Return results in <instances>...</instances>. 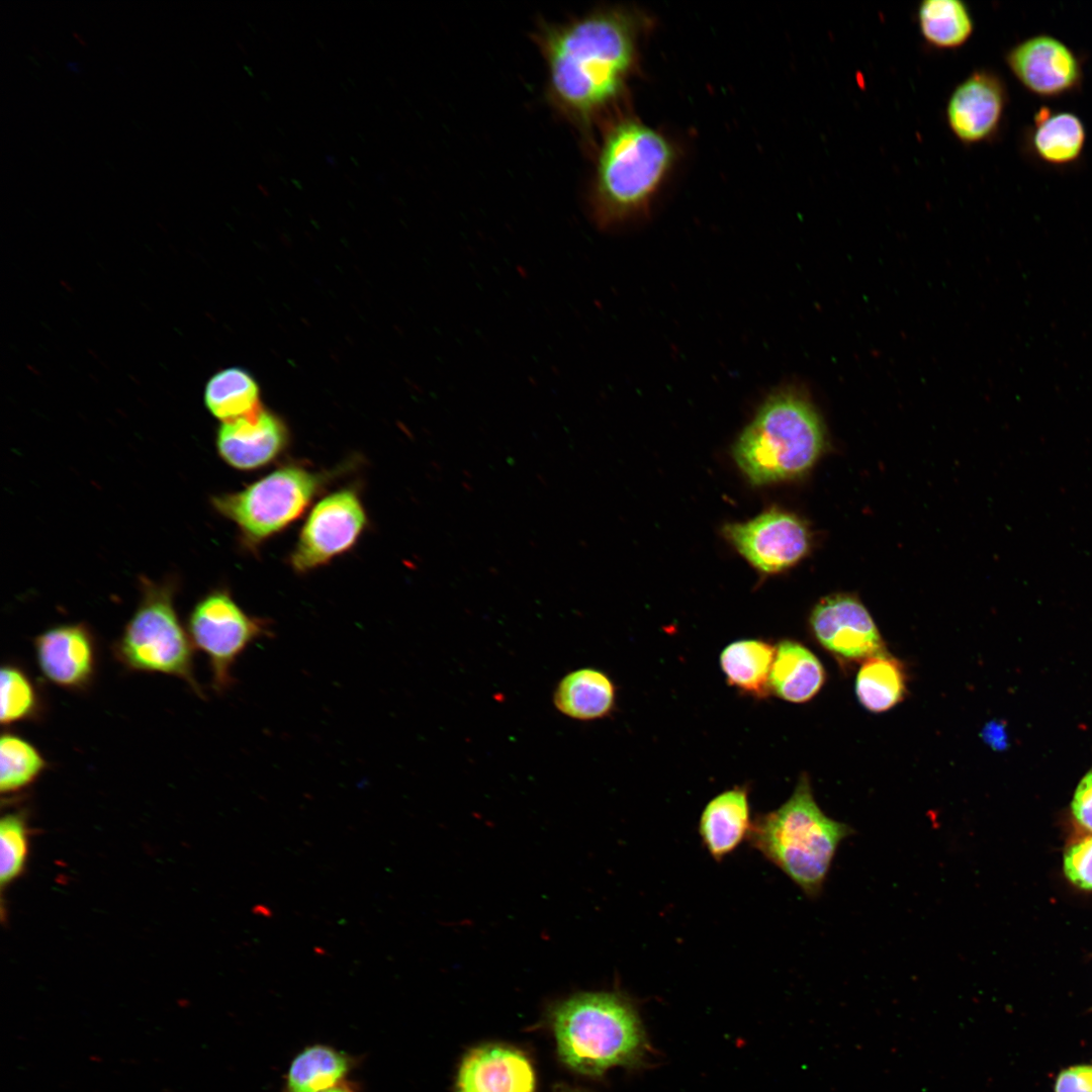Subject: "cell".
<instances>
[{
    "label": "cell",
    "mask_w": 1092,
    "mask_h": 1092,
    "mask_svg": "<svg viewBox=\"0 0 1092 1092\" xmlns=\"http://www.w3.org/2000/svg\"><path fill=\"white\" fill-rule=\"evenodd\" d=\"M642 17L628 8H600L534 33L547 68L551 105L579 130L621 97L639 57Z\"/></svg>",
    "instance_id": "6da1fadb"
},
{
    "label": "cell",
    "mask_w": 1092,
    "mask_h": 1092,
    "mask_svg": "<svg viewBox=\"0 0 1092 1092\" xmlns=\"http://www.w3.org/2000/svg\"><path fill=\"white\" fill-rule=\"evenodd\" d=\"M552 1023L561 1060L581 1074L638 1065L648 1051L635 1006L616 992L576 994L556 1006Z\"/></svg>",
    "instance_id": "277c9868"
},
{
    "label": "cell",
    "mask_w": 1092,
    "mask_h": 1092,
    "mask_svg": "<svg viewBox=\"0 0 1092 1092\" xmlns=\"http://www.w3.org/2000/svg\"><path fill=\"white\" fill-rule=\"evenodd\" d=\"M1027 138L1029 151L1036 160L1064 167L1081 158L1087 134L1077 114L1043 106L1035 112Z\"/></svg>",
    "instance_id": "ac0fdd59"
},
{
    "label": "cell",
    "mask_w": 1092,
    "mask_h": 1092,
    "mask_svg": "<svg viewBox=\"0 0 1092 1092\" xmlns=\"http://www.w3.org/2000/svg\"><path fill=\"white\" fill-rule=\"evenodd\" d=\"M348 1059L326 1045H311L292 1061L287 1076L289 1092H321L335 1085L346 1075Z\"/></svg>",
    "instance_id": "d4e9b609"
},
{
    "label": "cell",
    "mask_w": 1092,
    "mask_h": 1092,
    "mask_svg": "<svg viewBox=\"0 0 1092 1092\" xmlns=\"http://www.w3.org/2000/svg\"><path fill=\"white\" fill-rule=\"evenodd\" d=\"M269 624L248 615L226 590H213L189 614L187 632L193 647L208 658L212 689L224 693L234 682L233 667L245 650L268 635Z\"/></svg>",
    "instance_id": "ba28073f"
},
{
    "label": "cell",
    "mask_w": 1092,
    "mask_h": 1092,
    "mask_svg": "<svg viewBox=\"0 0 1092 1092\" xmlns=\"http://www.w3.org/2000/svg\"><path fill=\"white\" fill-rule=\"evenodd\" d=\"M204 401L210 413L223 422L250 416L261 408L256 381L236 367L219 371L209 379Z\"/></svg>",
    "instance_id": "cb8c5ba5"
},
{
    "label": "cell",
    "mask_w": 1092,
    "mask_h": 1092,
    "mask_svg": "<svg viewBox=\"0 0 1092 1092\" xmlns=\"http://www.w3.org/2000/svg\"><path fill=\"white\" fill-rule=\"evenodd\" d=\"M456 1092H535V1074L522 1052L503 1044L481 1045L463 1059Z\"/></svg>",
    "instance_id": "2e32d148"
},
{
    "label": "cell",
    "mask_w": 1092,
    "mask_h": 1092,
    "mask_svg": "<svg viewBox=\"0 0 1092 1092\" xmlns=\"http://www.w3.org/2000/svg\"><path fill=\"white\" fill-rule=\"evenodd\" d=\"M1055 1092H1092V1066L1079 1065L1062 1071Z\"/></svg>",
    "instance_id": "4dcf8cb0"
},
{
    "label": "cell",
    "mask_w": 1092,
    "mask_h": 1092,
    "mask_svg": "<svg viewBox=\"0 0 1092 1092\" xmlns=\"http://www.w3.org/2000/svg\"><path fill=\"white\" fill-rule=\"evenodd\" d=\"M0 845V881L4 886L20 875L27 856V830L20 815L7 814L2 818Z\"/></svg>",
    "instance_id": "83f0119b"
},
{
    "label": "cell",
    "mask_w": 1092,
    "mask_h": 1092,
    "mask_svg": "<svg viewBox=\"0 0 1092 1092\" xmlns=\"http://www.w3.org/2000/svg\"><path fill=\"white\" fill-rule=\"evenodd\" d=\"M723 534L763 573L780 572L803 558L810 547L806 525L795 515L771 509L745 523L728 524Z\"/></svg>",
    "instance_id": "30bf717a"
},
{
    "label": "cell",
    "mask_w": 1092,
    "mask_h": 1092,
    "mask_svg": "<svg viewBox=\"0 0 1092 1092\" xmlns=\"http://www.w3.org/2000/svg\"><path fill=\"white\" fill-rule=\"evenodd\" d=\"M674 161L673 146L656 129L633 117L612 121L602 138L589 191L597 223L610 226L644 210Z\"/></svg>",
    "instance_id": "7a4b0ae2"
},
{
    "label": "cell",
    "mask_w": 1092,
    "mask_h": 1092,
    "mask_svg": "<svg viewBox=\"0 0 1092 1092\" xmlns=\"http://www.w3.org/2000/svg\"><path fill=\"white\" fill-rule=\"evenodd\" d=\"M752 822L747 790L734 787L707 803L698 830L705 849L719 862L748 838Z\"/></svg>",
    "instance_id": "e0dca14e"
},
{
    "label": "cell",
    "mask_w": 1092,
    "mask_h": 1092,
    "mask_svg": "<svg viewBox=\"0 0 1092 1092\" xmlns=\"http://www.w3.org/2000/svg\"><path fill=\"white\" fill-rule=\"evenodd\" d=\"M174 593L172 582L143 579L142 599L112 643V655L126 670L178 677L204 699L194 674V647L176 613Z\"/></svg>",
    "instance_id": "8992f818"
},
{
    "label": "cell",
    "mask_w": 1092,
    "mask_h": 1092,
    "mask_svg": "<svg viewBox=\"0 0 1092 1092\" xmlns=\"http://www.w3.org/2000/svg\"><path fill=\"white\" fill-rule=\"evenodd\" d=\"M366 525L355 491L341 489L322 498L310 511L291 554V565L306 572L354 546Z\"/></svg>",
    "instance_id": "9c48e42d"
},
{
    "label": "cell",
    "mask_w": 1092,
    "mask_h": 1092,
    "mask_svg": "<svg viewBox=\"0 0 1092 1092\" xmlns=\"http://www.w3.org/2000/svg\"><path fill=\"white\" fill-rule=\"evenodd\" d=\"M776 647L759 639H742L727 645L720 666L728 684L741 693L763 698L769 692V674Z\"/></svg>",
    "instance_id": "44dd1931"
},
{
    "label": "cell",
    "mask_w": 1092,
    "mask_h": 1092,
    "mask_svg": "<svg viewBox=\"0 0 1092 1092\" xmlns=\"http://www.w3.org/2000/svg\"><path fill=\"white\" fill-rule=\"evenodd\" d=\"M1005 63L1027 91L1041 98L1067 95L1083 80L1079 57L1050 34H1035L1017 42L1006 52Z\"/></svg>",
    "instance_id": "8fae6325"
},
{
    "label": "cell",
    "mask_w": 1092,
    "mask_h": 1092,
    "mask_svg": "<svg viewBox=\"0 0 1092 1092\" xmlns=\"http://www.w3.org/2000/svg\"><path fill=\"white\" fill-rule=\"evenodd\" d=\"M1071 811L1076 822L1092 832V769L1080 781L1071 803Z\"/></svg>",
    "instance_id": "f546056e"
},
{
    "label": "cell",
    "mask_w": 1092,
    "mask_h": 1092,
    "mask_svg": "<svg viewBox=\"0 0 1092 1092\" xmlns=\"http://www.w3.org/2000/svg\"><path fill=\"white\" fill-rule=\"evenodd\" d=\"M49 763L38 749L25 738L11 731L1 734L0 791L13 794L33 784Z\"/></svg>",
    "instance_id": "4316f807"
},
{
    "label": "cell",
    "mask_w": 1092,
    "mask_h": 1092,
    "mask_svg": "<svg viewBox=\"0 0 1092 1092\" xmlns=\"http://www.w3.org/2000/svg\"><path fill=\"white\" fill-rule=\"evenodd\" d=\"M855 693L858 702L870 712L892 709L906 694L902 663L886 651L866 659L856 676Z\"/></svg>",
    "instance_id": "603a6c76"
},
{
    "label": "cell",
    "mask_w": 1092,
    "mask_h": 1092,
    "mask_svg": "<svg viewBox=\"0 0 1092 1092\" xmlns=\"http://www.w3.org/2000/svg\"><path fill=\"white\" fill-rule=\"evenodd\" d=\"M853 833L850 825L822 811L809 778L802 776L783 805L753 820L747 839L808 898L816 899L840 844Z\"/></svg>",
    "instance_id": "3957f363"
},
{
    "label": "cell",
    "mask_w": 1092,
    "mask_h": 1092,
    "mask_svg": "<svg viewBox=\"0 0 1092 1092\" xmlns=\"http://www.w3.org/2000/svg\"><path fill=\"white\" fill-rule=\"evenodd\" d=\"M44 706L40 691L19 664L3 663L0 670V721L3 726L39 720Z\"/></svg>",
    "instance_id": "484cf974"
},
{
    "label": "cell",
    "mask_w": 1092,
    "mask_h": 1092,
    "mask_svg": "<svg viewBox=\"0 0 1092 1092\" xmlns=\"http://www.w3.org/2000/svg\"><path fill=\"white\" fill-rule=\"evenodd\" d=\"M321 1092H350V1091L348 1089H346V1088H343V1087H332V1088H329V1089L321 1091Z\"/></svg>",
    "instance_id": "d6a6232c"
},
{
    "label": "cell",
    "mask_w": 1092,
    "mask_h": 1092,
    "mask_svg": "<svg viewBox=\"0 0 1092 1092\" xmlns=\"http://www.w3.org/2000/svg\"><path fill=\"white\" fill-rule=\"evenodd\" d=\"M322 476L297 465L281 467L241 491L213 497L214 508L232 520L249 542L280 532L305 511Z\"/></svg>",
    "instance_id": "52a82bcc"
},
{
    "label": "cell",
    "mask_w": 1092,
    "mask_h": 1092,
    "mask_svg": "<svg viewBox=\"0 0 1092 1092\" xmlns=\"http://www.w3.org/2000/svg\"><path fill=\"white\" fill-rule=\"evenodd\" d=\"M818 643L835 656L862 660L885 652L883 639L864 606L856 598L838 594L822 599L810 616Z\"/></svg>",
    "instance_id": "4fadbf2b"
},
{
    "label": "cell",
    "mask_w": 1092,
    "mask_h": 1092,
    "mask_svg": "<svg viewBox=\"0 0 1092 1092\" xmlns=\"http://www.w3.org/2000/svg\"><path fill=\"white\" fill-rule=\"evenodd\" d=\"M984 738L987 743L994 745L995 748L998 745L1002 747V744H1004L1002 727H999L996 723L989 724L984 730Z\"/></svg>",
    "instance_id": "1f68e13d"
},
{
    "label": "cell",
    "mask_w": 1092,
    "mask_h": 1092,
    "mask_svg": "<svg viewBox=\"0 0 1092 1092\" xmlns=\"http://www.w3.org/2000/svg\"><path fill=\"white\" fill-rule=\"evenodd\" d=\"M552 700L562 715L578 721H594L607 717L614 710L616 687L606 672L581 667L560 678Z\"/></svg>",
    "instance_id": "d6986e66"
},
{
    "label": "cell",
    "mask_w": 1092,
    "mask_h": 1092,
    "mask_svg": "<svg viewBox=\"0 0 1092 1092\" xmlns=\"http://www.w3.org/2000/svg\"><path fill=\"white\" fill-rule=\"evenodd\" d=\"M283 423L262 407L256 413L223 422L217 432V449L231 466L250 470L268 464L287 444Z\"/></svg>",
    "instance_id": "9a60e30c"
},
{
    "label": "cell",
    "mask_w": 1092,
    "mask_h": 1092,
    "mask_svg": "<svg viewBox=\"0 0 1092 1092\" xmlns=\"http://www.w3.org/2000/svg\"><path fill=\"white\" fill-rule=\"evenodd\" d=\"M37 667L50 682L72 692L87 691L98 664L97 640L84 623L58 625L33 639Z\"/></svg>",
    "instance_id": "5bb4252c"
},
{
    "label": "cell",
    "mask_w": 1092,
    "mask_h": 1092,
    "mask_svg": "<svg viewBox=\"0 0 1092 1092\" xmlns=\"http://www.w3.org/2000/svg\"><path fill=\"white\" fill-rule=\"evenodd\" d=\"M825 446L822 420L799 388L771 394L739 436L733 455L754 485L799 477L817 461Z\"/></svg>",
    "instance_id": "5b68a950"
},
{
    "label": "cell",
    "mask_w": 1092,
    "mask_h": 1092,
    "mask_svg": "<svg viewBox=\"0 0 1092 1092\" xmlns=\"http://www.w3.org/2000/svg\"><path fill=\"white\" fill-rule=\"evenodd\" d=\"M1064 873L1075 886L1092 891V835L1068 847L1064 855Z\"/></svg>",
    "instance_id": "f1b7e54d"
},
{
    "label": "cell",
    "mask_w": 1092,
    "mask_h": 1092,
    "mask_svg": "<svg viewBox=\"0 0 1092 1092\" xmlns=\"http://www.w3.org/2000/svg\"><path fill=\"white\" fill-rule=\"evenodd\" d=\"M824 681V668L812 651L794 640L779 642L769 674L772 694L787 702L802 704L814 698Z\"/></svg>",
    "instance_id": "ffe728a7"
},
{
    "label": "cell",
    "mask_w": 1092,
    "mask_h": 1092,
    "mask_svg": "<svg viewBox=\"0 0 1092 1092\" xmlns=\"http://www.w3.org/2000/svg\"><path fill=\"white\" fill-rule=\"evenodd\" d=\"M916 23L923 40L936 50L964 47L975 30L970 7L961 0H925L916 8Z\"/></svg>",
    "instance_id": "7402d4cb"
},
{
    "label": "cell",
    "mask_w": 1092,
    "mask_h": 1092,
    "mask_svg": "<svg viewBox=\"0 0 1092 1092\" xmlns=\"http://www.w3.org/2000/svg\"><path fill=\"white\" fill-rule=\"evenodd\" d=\"M1007 104L1008 91L1000 75L989 69H978L951 91L945 106V120L962 144L987 143L1000 131Z\"/></svg>",
    "instance_id": "7c38bea8"
}]
</instances>
